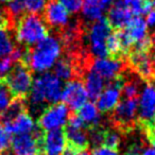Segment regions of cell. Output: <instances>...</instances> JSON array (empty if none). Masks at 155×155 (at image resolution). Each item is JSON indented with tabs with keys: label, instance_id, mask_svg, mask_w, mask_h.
<instances>
[{
	"label": "cell",
	"instance_id": "6da1fadb",
	"mask_svg": "<svg viewBox=\"0 0 155 155\" xmlns=\"http://www.w3.org/2000/svg\"><path fill=\"white\" fill-rule=\"evenodd\" d=\"M63 51L60 38L48 35L43 41L33 46L31 49L25 50L22 63L35 72H45L52 68Z\"/></svg>",
	"mask_w": 155,
	"mask_h": 155
},
{
	"label": "cell",
	"instance_id": "7a4b0ae2",
	"mask_svg": "<svg viewBox=\"0 0 155 155\" xmlns=\"http://www.w3.org/2000/svg\"><path fill=\"white\" fill-rule=\"evenodd\" d=\"M63 91L62 81L53 73L45 72L33 80L31 87L30 103L35 108H39L45 103H58Z\"/></svg>",
	"mask_w": 155,
	"mask_h": 155
},
{
	"label": "cell",
	"instance_id": "3957f363",
	"mask_svg": "<svg viewBox=\"0 0 155 155\" xmlns=\"http://www.w3.org/2000/svg\"><path fill=\"white\" fill-rule=\"evenodd\" d=\"M15 38L25 46H34L48 36L47 25L38 14H25L14 26Z\"/></svg>",
	"mask_w": 155,
	"mask_h": 155
},
{
	"label": "cell",
	"instance_id": "277c9868",
	"mask_svg": "<svg viewBox=\"0 0 155 155\" xmlns=\"http://www.w3.org/2000/svg\"><path fill=\"white\" fill-rule=\"evenodd\" d=\"M5 81L14 98L27 99L33 84L31 70L25 63L18 62L13 65Z\"/></svg>",
	"mask_w": 155,
	"mask_h": 155
},
{
	"label": "cell",
	"instance_id": "5b68a950",
	"mask_svg": "<svg viewBox=\"0 0 155 155\" xmlns=\"http://www.w3.org/2000/svg\"><path fill=\"white\" fill-rule=\"evenodd\" d=\"M112 33V27L106 18L94 21L91 25L88 30L85 32L87 45H88V52L94 58H106V39L108 35Z\"/></svg>",
	"mask_w": 155,
	"mask_h": 155
},
{
	"label": "cell",
	"instance_id": "8992f818",
	"mask_svg": "<svg viewBox=\"0 0 155 155\" xmlns=\"http://www.w3.org/2000/svg\"><path fill=\"white\" fill-rule=\"evenodd\" d=\"M138 98L123 99L115 106L110 115L113 127L121 133H127L134 130L137 121Z\"/></svg>",
	"mask_w": 155,
	"mask_h": 155
},
{
	"label": "cell",
	"instance_id": "52a82bcc",
	"mask_svg": "<svg viewBox=\"0 0 155 155\" xmlns=\"http://www.w3.org/2000/svg\"><path fill=\"white\" fill-rule=\"evenodd\" d=\"M127 64L143 82L155 81V58L151 52H140L131 50L125 56Z\"/></svg>",
	"mask_w": 155,
	"mask_h": 155
},
{
	"label": "cell",
	"instance_id": "ba28073f",
	"mask_svg": "<svg viewBox=\"0 0 155 155\" xmlns=\"http://www.w3.org/2000/svg\"><path fill=\"white\" fill-rule=\"evenodd\" d=\"M69 119V110L64 103H54L41 112L37 127L43 132L62 129Z\"/></svg>",
	"mask_w": 155,
	"mask_h": 155
},
{
	"label": "cell",
	"instance_id": "9c48e42d",
	"mask_svg": "<svg viewBox=\"0 0 155 155\" xmlns=\"http://www.w3.org/2000/svg\"><path fill=\"white\" fill-rule=\"evenodd\" d=\"M155 120V85L148 82L142 87L138 99L137 122L142 129L151 125Z\"/></svg>",
	"mask_w": 155,
	"mask_h": 155
},
{
	"label": "cell",
	"instance_id": "30bf717a",
	"mask_svg": "<svg viewBox=\"0 0 155 155\" xmlns=\"http://www.w3.org/2000/svg\"><path fill=\"white\" fill-rule=\"evenodd\" d=\"M127 68V62L114 58H94L89 66V69L100 75L104 81H112L120 77Z\"/></svg>",
	"mask_w": 155,
	"mask_h": 155
},
{
	"label": "cell",
	"instance_id": "8fae6325",
	"mask_svg": "<svg viewBox=\"0 0 155 155\" xmlns=\"http://www.w3.org/2000/svg\"><path fill=\"white\" fill-rule=\"evenodd\" d=\"M88 99L86 89L82 82L79 79L70 80L65 84L62 91L61 100L67 107H70L72 110H78L83 104H85Z\"/></svg>",
	"mask_w": 155,
	"mask_h": 155
},
{
	"label": "cell",
	"instance_id": "7c38bea8",
	"mask_svg": "<svg viewBox=\"0 0 155 155\" xmlns=\"http://www.w3.org/2000/svg\"><path fill=\"white\" fill-rule=\"evenodd\" d=\"M121 87H122V77H118L110 81L104 87L103 91L100 94L97 102V108L101 113L112 112L115 106L119 103L121 97Z\"/></svg>",
	"mask_w": 155,
	"mask_h": 155
},
{
	"label": "cell",
	"instance_id": "4fadbf2b",
	"mask_svg": "<svg viewBox=\"0 0 155 155\" xmlns=\"http://www.w3.org/2000/svg\"><path fill=\"white\" fill-rule=\"evenodd\" d=\"M45 22L56 30H62L68 25L69 14L58 0H49L44 10Z\"/></svg>",
	"mask_w": 155,
	"mask_h": 155
},
{
	"label": "cell",
	"instance_id": "5bb4252c",
	"mask_svg": "<svg viewBox=\"0 0 155 155\" xmlns=\"http://www.w3.org/2000/svg\"><path fill=\"white\" fill-rule=\"evenodd\" d=\"M66 148V138L61 129L46 132L41 138V155H62Z\"/></svg>",
	"mask_w": 155,
	"mask_h": 155
},
{
	"label": "cell",
	"instance_id": "9a60e30c",
	"mask_svg": "<svg viewBox=\"0 0 155 155\" xmlns=\"http://www.w3.org/2000/svg\"><path fill=\"white\" fill-rule=\"evenodd\" d=\"M41 138L31 134L16 135L11 140L13 153L15 155H41Z\"/></svg>",
	"mask_w": 155,
	"mask_h": 155
},
{
	"label": "cell",
	"instance_id": "2e32d148",
	"mask_svg": "<svg viewBox=\"0 0 155 155\" xmlns=\"http://www.w3.org/2000/svg\"><path fill=\"white\" fill-rule=\"evenodd\" d=\"M107 21L110 22V27L116 30H120L127 26L130 20L133 17V14L123 3V0H116L113 2L110 8L108 9Z\"/></svg>",
	"mask_w": 155,
	"mask_h": 155
},
{
	"label": "cell",
	"instance_id": "e0dca14e",
	"mask_svg": "<svg viewBox=\"0 0 155 155\" xmlns=\"http://www.w3.org/2000/svg\"><path fill=\"white\" fill-rule=\"evenodd\" d=\"M8 132L11 134L16 135H21V134H30L33 132V134L37 131L38 127L35 124L33 118L27 112H24L19 114L17 117L11 120L10 122L3 124Z\"/></svg>",
	"mask_w": 155,
	"mask_h": 155
},
{
	"label": "cell",
	"instance_id": "ac0fdd59",
	"mask_svg": "<svg viewBox=\"0 0 155 155\" xmlns=\"http://www.w3.org/2000/svg\"><path fill=\"white\" fill-rule=\"evenodd\" d=\"M65 138H66V146L73 149L77 152L85 151L89 146L88 134L85 129H78V127L66 125L64 130Z\"/></svg>",
	"mask_w": 155,
	"mask_h": 155
},
{
	"label": "cell",
	"instance_id": "d6986e66",
	"mask_svg": "<svg viewBox=\"0 0 155 155\" xmlns=\"http://www.w3.org/2000/svg\"><path fill=\"white\" fill-rule=\"evenodd\" d=\"M114 0H83L82 13L88 21H96L103 16L105 11H108Z\"/></svg>",
	"mask_w": 155,
	"mask_h": 155
},
{
	"label": "cell",
	"instance_id": "ffe728a7",
	"mask_svg": "<svg viewBox=\"0 0 155 155\" xmlns=\"http://www.w3.org/2000/svg\"><path fill=\"white\" fill-rule=\"evenodd\" d=\"M83 78H84V86L88 98L91 100H97L105 87V81L91 69L84 73Z\"/></svg>",
	"mask_w": 155,
	"mask_h": 155
},
{
	"label": "cell",
	"instance_id": "44dd1931",
	"mask_svg": "<svg viewBox=\"0 0 155 155\" xmlns=\"http://www.w3.org/2000/svg\"><path fill=\"white\" fill-rule=\"evenodd\" d=\"M77 115L84 122L87 130L99 127V123L101 122V115L99 110L97 108L96 104L91 102H86L85 104H83L78 110Z\"/></svg>",
	"mask_w": 155,
	"mask_h": 155
},
{
	"label": "cell",
	"instance_id": "7402d4cb",
	"mask_svg": "<svg viewBox=\"0 0 155 155\" xmlns=\"http://www.w3.org/2000/svg\"><path fill=\"white\" fill-rule=\"evenodd\" d=\"M27 108L28 107H27L26 104V99H24V98H14L7 110L0 115V122L2 124L10 122L19 114L27 112Z\"/></svg>",
	"mask_w": 155,
	"mask_h": 155
},
{
	"label": "cell",
	"instance_id": "603a6c76",
	"mask_svg": "<svg viewBox=\"0 0 155 155\" xmlns=\"http://www.w3.org/2000/svg\"><path fill=\"white\" fill-rule=\"evenodd\" d=\"M105 45H106L107 55H110V58L122 60L123 58L127 56L124 53V50L122 48V44H121L120 37H119L117 31H115V32L110 33L108 35Z\"/></svg>",
	"mask_w": 155,
	"mask_h": 155
},
{
	"label": "cell",
	"instance_id": "cb8c5ba5",
	"mask_svg": "<svg viewBox=\"0 0 155 155\" xmlns=\"http://www.w3.org/2000/svg\"><path fill=\"white\" fill-rule=\"evenodd\" d=\"M123 3L134 16L148 14L153 7L151 0H123Z\"/></svg>",
	"mask_w": 155,
	"mask_h": 155
},
{
	"label": "cell",
	"instance_id": "d4e9b609",
	"mask_svg": "<svg viewBox=\"0 0 155 155\" xmlns=\"http://www.w3.org/2000/svg\"><path fill=\"white\" fill-rule=\"evenodd\" d=\"M14 99L5 79H0V115L2 114Z\"/></svg>",
	"mask_w": 155,
	"mask_h": 155
},
{
	"label": "cell",
	"instance_id": "484cf974",
	"mask_svg": "<svg viewBox=\"0 0 155 155\" xmlns=\"http://www.w3.org/2000/svg\"><path fill=\"white\" fill-rule=\"evenodd\" d=\"M14 48L15 46L7 30H0V58L10 55Z\"/></svg>",
	"mask_w": 155,
	"mask_h": 155
},
{
	"label": "cell",
	"instance_id": "4316f807",
	"mask_svg": "<svg viewBox=\"0 0 155 155\" xmlns=\"http://www.w3.org/2000/svg\"><path fill=\"white\" fill-rule=\"evenodd\" d=\"M121 142V136L120 132L116 131H105L104 132V139H103V146L108 147L110 149L117 150Z\"/></svg>",
	"mask_w": 155,
	"mask_h": 155
},
{
	"label": "cell",
	"instance_id": "83f0119b",
	"mask_svg": "<svg viewBox=\"0 0 155 155\" xmlns=\"http://www.w3.org/2000/svg\"><path fill=\"white\" fill-rule=\"evenodd\" d=\"M49 0H22L25 10L30 14H39L45 10Z\"/></svg>",
	"mask_w": 155,
	"mask_h": 155
},
{
	"label": "cell",
	"instance_id": "f1b7e54d",
	"mask_svg": "<svg viewBox=\"0 0 155 155\" xmlns=\"http://www.w3.org/2000/svg\"><path fill=\"white\" fill-rule=\"evenodd\" d=\"M88 141L94 146V148H97L103 144V139H104V130H102L101 127H93V129L88 130Z\"/></svg>",
	"mask_w": 155,
	"mask_h": 155
},
{
	"label": "cell",
	"instance_id": "f546056e",
	"mask_svg": "<svg viewBox=\"0 0 155 155\" xmlns=\"http://www.w3.org/2000/svg\"><path fill=\"white\" fill-rule=\"evenodd\" d=\"M68 13L77 14L82 9L83 0H58Z\"/></svg>",
	"mask_w": 155,
	"mask_h": 155
},
{
	"label": "cell",
	"instance_id": "4dcf8cb0",
	"mask_svg": "<svg viewBox=\"0 0 155 155\" xmlns=\"http://www.w3.org/2000/svg\"><path fill=\"white\" fill-rule=\"evenodd\" d=\"M11 135L12 134L8 132L5 125L0 122V152H3L9 149L12 140Z\"/></svg>",
	"mask_w": 155,
	"mask_h": 155
},
{
	"label": "cell",
	"instance_id": "1f68e13d",
	"mask_svg": "<svg viewBox=\"0 0 155 155\" xmlns=\"http://www.w3.org/2000/svg\"><path fill=\"white\" fill-rule=\"evenodd\" d=\"M14 61L10 55L0 58V79H5L12 69Z\"/></svg>",
	"mask_w": 155,
	"mask_h": 155
},
{
	"label": "cell",
	"instance_id": "d6a6232c",
	"mask_svg": "<svg viewBox=\"0 0 155 155\" xmlns=\"http://www.w3.org/2000/svg\"><path fill=\"white\" fill-rule=\"evenodd\" d=\"M91 155H118V152H117V150L110 149L108 147L100 146L94 149Z\"/></svg>",
	"mask_w": 155,
	"mask_h": 155
},
{
	"label": "cell",
	"instance_id": "836d02e7",
	"mask_svg": "<svg viewBox=\"0 0 155 155\" xmlns=\"http://www.w3.org/2000/svg\"><path fill=\"white\" fill-rule=\"evenodd\" d=\"M9 29L12 30L9 16L5 11L0 10V30H9Z\"/></svg>",
	"mask_w": 155,
	"mask_h": 155
},
{
	"label": "cell",
	"instance_id": "e575fe53",
	"mask_svg": "<svg viewBox=\"0 0 155 155\" xmlns=\"http://www.w3.org/2000/svg\"><path fill=\"white\" fill-rule=\"evenodd\" d=\"M147 26L151 27V28H155V10H151L148 14H147Z\"/></svg>",
	"mask_w": 155,
	"mask_h": 155
},
{
	"label": "cell",
	"instance_id": "d590c367",
	"mask_svg": "<svg viewBox=\"0 0 155 155\" xmlns=\"http://www.w3.org/2000/svg\"><path fill=\"white\" fill-rule=\"evenodd\" d=\"M140 155H155V151L152 148L146 149L144 151H142V153Z\"/></svg>",
	"mask_w": 155,
	"mask_h": 155
},
{
	"label": "cell",
	"instance_id": "8d00e7d4",
	"mask_svg": "<svg viewBox=\"0 0 155 155\" xmlns=\"http://www.w3.org/2000/svg\"><path fill=\"white\" fill-rule=\"evenodd\" d=\"M152 41H153L152 53H153V55H154V58H155V33H154V34H153V36H152Z\"/></svg>",
	"mask_w": 155,
	"mask_h": 155
},
{
	"label": "cell",
	"instance_id": "74e56055",
	"mask_svg": "<svg viewBox=\"0 0 155 155\" xmlns=\"http://www.w3.org/2000/svg\"><path fill=\"white\" fill-rule=\"evenodd\" d=\"M0 155H15L13 152H11V151L9 150H5L3 151V152H0Z\"/></svg>",
	"mask_w": 155,
	"mask_h": 155
},
{
	"label": "cell",
	"instance_id": "f35d334b",
	"mask_svg": "<svg viewBox=\"0 0 155 155\" xmlns=\"http://www.w3.org/2000/svg\"><path fill=\"white\" fill-rule=\"evenodd\" d=\"M149 141H150L151 146H152V149L155 151V138H151V139H148Z\"/></svg>",
	"mask_w": 155,
	"mask_h": 155
},
{
	"label": "cell",
	"instance_id": "ab89813d",
	"mask_svg": "<svg viewBox=\"0 0 155 155\" xmlns=\"http://www.w3.org/2000/svg\"><path fill=\"white\" fill-rule=\"evenodd\" d=\"M77 155H91V154H89V153L87 152L86 150H85V151H82V152H80L79 154H77Z\"/></svg>",
	"mask_w": 155,
	"mask_h": 155
},
{
	"label": "cell",
	"instance_id": "60d3db41",
	"mask_svg": "<svg viewBox=\"0 0 155 155\" xmlns=\"http://www.w3.org/2000/svg\"><path fill=\"white\" fill-rule=\"evenodd\" d=\"M152 3H153V7L155 8V0H153V1H152Z\"/></svg>",
	"mask_w": 155,
	"mask_h": 155
},
{
	"label": "cell",
	"instance_id": "b9f144b4",
	"mask_svg": "<svg viewBox=\"0 0 155 155\" xmlns=\"http://www.w3.org/2000/svg\"><path fill=\"white\" fill-rule=\"evenodd\" d=\"M127 155H129V154H127Z\"/></svg>",
	"mask_w": 155,
	"mask_h": 155
},
{
	"label": "cell",
	"instance_id": "7bdbcfd3",
	"mask_svg": "<svg viewBox=\"0 0 155 155\" xmlns=\"http://www.w3.org/2000/svg\"><path fill=\"white\" fill-rule=\"evenodd\" d=\"M154 121H155V120H154Z\"/></svg>",
	"mask_w": 155,
	"mask_h": 155
}]
</instances>
